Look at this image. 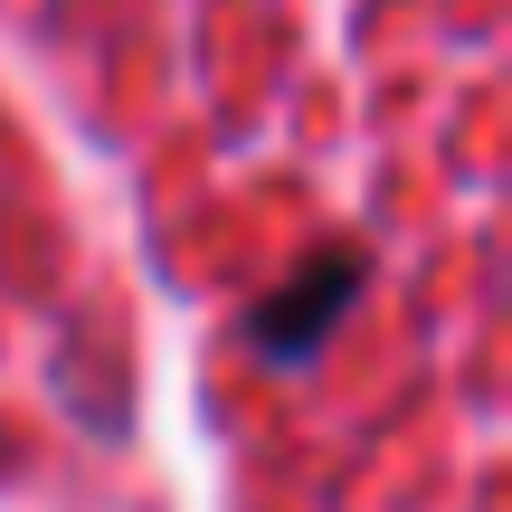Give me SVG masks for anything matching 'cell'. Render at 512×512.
Masks as SVG:
<instances>
[{
  "label": "cell",
  "instance_id": "cell-1",
  "mask_svg": "<svg viewBox=\"0 0 512 512\" xmlns=\"http://www.w3.org/2000/svg\"><path fill=\"white\" fill-rule=\"evenodd\" d=\"M351 304H361V256H351V247H323L294 285H275L266 304L247 313V351H256V361H313Z\"/></svg>",
  "mask_w": 512,
  "mask_h": 512
}]
</instances>
